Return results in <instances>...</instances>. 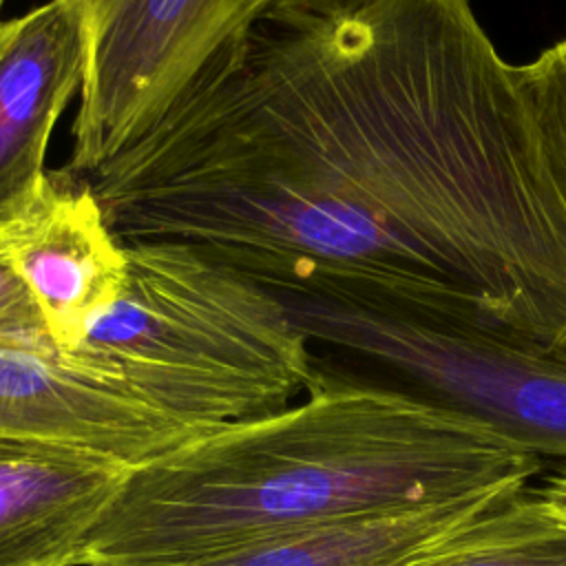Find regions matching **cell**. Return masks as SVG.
Wrapping results in <instances>:
<instances>
[{
	"mask_svg": "<svg viewBox=\"0 0 566 566\" xmlns=\"http://www.w3.org/2000/svg\"><path fill=\"white\" fill-rule=\"evenodd\" d=\"M86 179L124 243L566 356V203L473 0H268Z\"/></svg>",
	"mask_w": 566,
	"mask_h": 566,
	"instance_id": "cell-1",
	"label": "cell"
},
{
	"mask_svg": "<svg viewBox=\"0 0 566 566\" xmlns=\"http://www.w3.org/2000/svg\"><path fill=\"white\" fill-rule=\"evenodd\" d=\"M544 460L316 363L305 398L130 469L75 566H150L356 517L520 491Z\"/></svg>",
	"mask_w": 566,
	"mask_h": 566,
	"instance_id": "cell-2",
	"label": "cell"
},
{
	"mask_svg": "<svg viewBox=\"0 0 566 566\" xmlns=\"http://www.w3.org/2000/svg\"><path fill=\"white\" fill-rule=\"evenodd\" d=\"M126 281L64 354L206 436L270 416L314 380L310 338L279 296L177 241L126 243Z\"/></svg>",
	"mask_w": 566,
	"mask_h": 566,
	"instance_id": "cell-3",
	"label": "cell"
},
{
	"mask_svg": "<svg viewBox=\"0 0 566 566\" xmlns=\"http://www.w3.org/2000/svg\"><path fill=\"white\" fill-rule=\"evenodd\" d=\"M276 294V292H274ZM325 369L447 411L528 453L566 460V356L389 301L276 294Z\"/></svg>",
	"mask_w": 566,
	"mask_h": 566,
	"instance_id": "cell-4",
	"label": "cell"
},
{
	"mask_svg": "<svg viewBox=\"0 0 566 566\" xmlns=\"http://www.w3.org/2000/svg\"><path fill=\"white\" fill-rule=\"evenodd\" d=\"M86 73L66 170L88 175L142 137L197 77L252 0H75Z\"/></svg>",
	"mask_w": 566,
	"mask_h": 566,
	"instance_id": "cell-5",
	"label": "cell"
},
{
	"mask_svg": "<svg viewBox=\"0 0 566 566\" xmlns=\"http://www.w3.org/2000/svg\"><path fill=\"white\" fill-rule=\"evenodd\" d=\"M195 429L99 380L51 345L0 343V438L144 464Z\"/></svg>",
	"mask_w": 566,
	"mask_h": 566,
	"instance_id": "cell-6",
	"label": "cell"
},
{
	"mask_svg": "<svg viewBox=\"0 0 566 566\" xmlns=\"http://www.w3.org/2000/svg\"><path fill=\"white\" fill-rule=\"evenodd\" d=\"M0 254L38 303L55 349H71L126 281V243L84 175L49 170L42 190L0 223Z\"/></svg>",
	"mask_w": 566,
	"mask_h": 566,
	"instance_id": "cell-7",
	"label": "cell"
},
{
	"mask_svg": "<svg viewBox=\"0 0 566 566\" xmlns=\"http://www.w3.org/2000/svg\"><path fill=\"white\" fill-rule=\"evenodd\" d=\"M84 73L75 0H46L0 20V223L42 190L55 122L82 91Z\"/></svg>",
	"mask_w": 566,
	"mask_h": 566,
	"instance_id": "cell-8",
	"label": "cell"
},
{
	"mask_svg": "<svg viewBox=\"0 0 566 566\" xmlns=\"http://www.w3.org/2000/svg\"><path fill=\"white\" fill-rule=\"evenodd\" d=\"M133 467L0 438V566H75Z\"/></svg>",
	"mask_w": 566,
	"mask_h": 566,
	"instance_id": "cell-9",
	"label": "cell"
},
{
	"mask_svg": "<svg viewBox=\"0 0 566 566\" xmlns=\"http://www.w3.org/2000/svg\"><path fill=\"white\" fill-rule=\"evenodd\" d=\"M513 493L517 491L478 495L411 513L307 526L150 566H405Z\"/></svg>",
	"mask_w": 566,
	"mask_h": 566,
	"instance_id": "cell-10",
	"label": "cell"
},
{
	"mask_svg": "<svg viewBox=\"0 0 566 566\" xmlns=\"http://www.w3.org/2000/svg\"><path fill=\"white\" fill-rule=\"evenodd\" d=\"M405 566H566V520L522 489Z\"/></svg>",
	"mask_w": 566,
	"mask_h": 566,
	"instance_id": "cell-11",
	"label": "cell"
},
{
	"mask_svg": "<svg viewBox=\"0 0 566 566\" xmlns=\"http://www.w3.org/2000/svg\"><path fill=\"white\" fill-rule=\"evenodd\" d=\"M517 91L535 128L548 175L566 203V38L513 64Z\"/></svg>",
	"mask_w": 566,
	"mask_h": 566,
	"instance_id": "cell-12",
	"label": "cell"
},
{
	"mask_svg": "<svg viewBox=\"0 0 566 566\" xmlns=\"http://www.w3.org/2000/svg\"><path fill=\"white\" fill-rule=\"evenodd\" d=\"M0 343L51 345L46 325L24 281L0 254Z\"/></svg>",
	"mask_w": 566,
	"mask_h": 566,
	"instance_id": "cell-13",
	"label": "cell"
},
{
	"mask_svg": "<svg viewBox=\"0 0 566 566\" xmlns=\"http://www.w3.org/2000/svg\"><path fill=\"white\" fill-rule=\"evenodd\" d=\"M562 520H566V467L548 475L535 491Z\"/></svg>",
	"mask_w": 566,
	"mask_h": 566,
	"instance_id": "cell-14",
	"label": "cell"
},
{
	"mask_svg": "<svg viewBox=\"0 0 566 566\" xmlns=\"http://www.w3.org/2000/svg\"><path fill=\"white\" fill-rule=\"evenodd\" d=\"M265 2H268V0H252V9H250V15H252V13H254V11H256L261 4H265ZM250 15H248V18H250ZM248 18H245V20H248Z\"/></svg>",
	"mask_w": 566,
	"mask_h": 566,
	"instance_id": "cell-15",
	"label": "cell"
},
{
	"mask_svg": "<svg viewBox=\"0 0 566 566\" xmlns=\"http://www.w3.org/2000/svg\"><path fill=\"white\" fill-rule=\"evenodd\" d=\"M4 4H7V0H0V13H2V9H4ZM2 20V18H0Z\"/></svg>",
	"mask_w": 566,
	"mask_h": 566,
	"instance_id": "cell-16",
	"label": "cell"
}]
</instances>
